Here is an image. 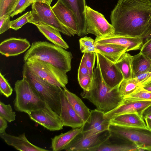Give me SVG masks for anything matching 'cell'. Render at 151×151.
<instances>
[{"mask_svg": "<svg viewBox=\"0 0 151 151\" xmlns=\"http://www.w3.org/2000/svg\"><path fill=\"white\" fill-rule=\"evenodd\" d=\"M151 17V4L146 0H119L110 16L114 34L140 37Z\"/></svg>", "mask_w": 151, "mask_h": 151, "instance_id": "6da1fadb", "label": "cell"}, {"mask_svg": "<svg viewBox=\"0 0 151 151\" xmlns=\"http://www.w3.org/2000/svg\"><path fill=\"white\" fill-rule=\"evenodd\" d=\"M96 61L91 87L88 91L83 90L81 95L93 104L97 109L105 114L119 105L124 97L120 92V85L111 88L106 84L102 78L98 61Z\"/></svg>", "mask_w": 151, "mask_h": 151, "instance_id": "7a4b0ae2", "label": "cell"}, {"mask_svg": "<svg viewBox=\"0 0 151 151\" xmlns=\"http://www.w3.org/2000/svg\"><path fill=\"white\" fill-rule=\"evenodd\" d=\"M72 54L62 47L46 41L32 43L24 54V62L34 59L48 63L66 73L71 69Z\"/></svg>", "mask_w": 151, "mask_h": 151, "instance_id": "3957f363", "label": "cell"}, {"mask_svg": "<svg viewBox=\"0 0 151 151\" xmlns=\"http://www.w3.org/2000/svg\"><path fill=\"white\" fill-rule=\"evenodd\" d=\"M22 73L23 78L35 89L41 99L59 115L60 94L63 88L44 80L30 71L24 64Z\"/></svg>", "mask_w": 151, "mask_h": 151, "instance_id": "277c9868", "label": "cell"}, {"mask_svg": "<svg viewBox=\"0 0 151 151\" xmlns=\"http://www.w3.org/2000/svg\"><path fill=\"white\" fill-rule=\"evenodd\" d=\"M14 90L16 97L14 103L16 111L27 113L40 109L45 106V102L24 78H23L16 82Z\"/></svg>", "mask_w": 151, "mask_h": 151, "instance_id": "5b68a950", "label": "cell"}, {"mask_svg": "<svg viewBox=\"0 0 151 151\" xmlns=\"http://www.w3.org/2000/svg\"><path fill=\"white\" fill-rule=\"evenodd\" d=\"M32 72L49 83L62 88L68 82L66 73L51 64L34 59L24 62Z\"/></svg>", "mask_w": 151, "mask_h": 151, "instance_id": "8992f818", "label": "cell"}, {"mask_svg": "<svg viewBox=\"0 0 151 151\" xmlns=\"http://www.w3.org/2000/svg\"><path fill=\"white\" fill-rule=\"evenodd\" d=\"M111 137L129 140L138 148L151 150V130L148 127H129L110 124Z\"/></svg>", "mask_w": 151, "mask_h": 151, "instance_id": "52a82bcc", "label": "cell"}, {"mask_svg": "<svg viewBox=\"0 0 151 151\" xmlns=\"http://www.w3.org/2000/svg\"><path fill=\"white\" fill-rule=\"evenodd\" d=\"M31 5V15L29 23L33 24L37 23H43L67 36L71 37L75 35L60 22L50 5L39 2H35Z\"/></svg>", "mask_w": 151, "mask_h": 151, "instance_id": "ba28073f", "label": "cell"}, {"mask_svg": "<svg viewBox=\"0 0 151 151\" xmlns=\"http://www.w3.org/2000/svg\"><path fill=\"white\" fill-rule=\"evenodd\" d=\"M85 35L91 34L101 37L114 34L115 29L104 15L86 5L85 9Z\"/></svg>", "mask_w": 151, "mask_h": 151, "instance_id": "9c48e42d", "label": "cell"}, {"mask_svg": "<svg viewBox=\"0 0 151 151\" xmlns=\"http://www.w3.org/2000/svg\"><path fill=\"white\" fill-rule=\"evenodd\" d=\"M35 122L51 131L61 130L63 127L59 114L45 103L43 107L26 113Z\"/></svg>", "mask_w": 151, "mask_h": 151, "instance_id": "30bf717a", "label": "cell"}, {"mask_svg": "<svg viewBox=\"0 0 151 151\" xmlns=\"http://www.w3.org/2000/svg\"><path fill=\"white\" fill-rule=\"evenodd\" d=\"M109 130L87 137L81 133L78 135L65 149L67 151H92L101 145L111 137Z\"/></svg>", "mask_w": 151, "mask_h": 151, "instance_id": "8fae6325", "label": "cell"}, {"mask_svg": "<svg viewBox=\"0 0 151 151\" xmlns=\"http://www.w3.org/2000/svg\"><path fill=\"white\" fill-rule=\"evenodd\" d=\"M96 53L102 78L109 87L114 88L120 85L124 79L123 75L115 63L99 52Z\"/></svg>", "mask_w": 151, "mask_h": 151, "instance_id": "7c38bea8", "label": "cell"}, {"mask_svg": "<svg viewBox=\"0 0 151 151\" xmlns=\"http://www.w3.org/2000/svg\"><path fill=\"white\" fill-rule=\"evenodd\" d=\"M151 105V101L124 98L121 104L113 110L104 114V118L111 119L119 115L137 113L142 116L144 111Z\"/></svg>", "mask_w": 151, "mask_h": 151, "instance_id": "4fadbf2b", "label": "cell"}, {"mask_svg": "<svg viewBox=\"0 0 151 151\" xmlns=\"http://www.w3.org/2000/svg\"><path fill=\"white\" fill-rule=\"evenodd\" d=\"M104 114L97 109L91 111L89 118L83 125L81 132L83 136L89 137L109 130L110 120L104 118Z\"/></svg>", "mask_w": 151, "mask_h": 151, "instance_id": "5bb4252c", "label": "cell"}, {"mask_svg": "<svg viewBox=\"0 0 151 151\" xmlns=\"http://www.w3.org/2000/svg\"><path fill=\"white\" fill-rule=\"evenodd\" d=\"M60 116L63 126L73 129L81 127L84 123L68 101L63 88L60 94Z\"/></svg>", "mask_w": 151, "mask_h": 151, "instance_id": "9a60e30c", "label": "cell"}, {"mask_svg": "<svg viewBox=\"0 0 151 151\" xmlns=\"http://www.w3.org/2000/svg\"><path fill=\"white\" fill-rule=\"evenodd\" d=\"M95 44H112L123 46L127 49V52L140 50L143 40L140 37H131L114 34L103 37H96Z\"/></svg>", "mask_w": 151, "mask_h": 151, "instance_id": "2e32d148", "label": "cell"}, {"mask_svg": "<svg viewBox=\"0 0 151 151\" xmlns=\"http://www.w3.org/2000/svg\"><path fill=\"white\" fill-rule=\"evenodd\" d=\"M31 46L26 38L10 37L1 43L0 53L6 57L16 56L29 49Z\"/></svg>", "mask_w": 151, "mask_h": 151, "instance_id": "e0dca14e", "label": "cell"}, {"mask_svg": "<svg viewBox=\"0 0 151 151\" xmlns=\"http://www.w3.org/2000/svg\"><path fill=\"white\" fill-rule=\"evenodd\" d=\"M51 8L60 22L73 34L78 36V27L73 12L58 1Z\"/></svg>", "mask_w": 151, "mask_h": 151, "instance_id": "ac0fdd59", "label": "cell"}, {"mask_svg": "<svg viewBox=\"0 0 151 151\" xmlns=\"http://www.w3.org/2000/svg\"><path fill=\"white\" fill-rule=\"evenodd\" d=\"M71 10L76 17L77 23L79 34L78 36L85 35L86 30L85 0H58Z\"/></svg>", "mask_w": 151, "mask_h": 151, "instance_id": "d6986e66", "label": "cell"}, {"mask_svg": "<svg viewBox=\"0 0 151 151\" xmlns=\"http://www.w3.org/2000/svg\"><path fill=\"white\" fill-rule=\"evenodd\" d=\"M0 137L8 145L22 151H47L30 143L27 139L24 133L18 136L7 134L5 132L0 133Z\"/></svg>", "mask_w": 151, "mask_h": 151, "instance_id": "ffe728a7", "label": "cell"}, {"mask_svg": "<svg viewBox=\"0 0 151 151\" xmlns=\"http://www.w3.org/2000/svg\"><path fill=\"white\" fill-rule=\"evenodd\" d=\"M97 52L111 62L115 63L125 52L127 48L121 45L112 44H95Z\"/></svg>", "mask_w": 151, "mask_h": 151, "instance_id": "44dd1931", "label": "cell"}, {"mask_svg": "<svg viewBox=\"0 0 151 151\" xmlns=\"http://www.w3.org/2000/svg\"><path fill=\"white\" fill-rule=\"evenodd\" d=\"M142 117L137 113L122 114L111 119L110 124L123 126L147 127Z\"/></svg>", "mask_w": 151, "mask_h": 151, "instance_id": "7402d4cb", "label": "cell"}, {"mask_svg": "<svg viewBox=\"0 0 151 151\" xmlns=\"http://www.w3.org/2000/svg\"><path fill=\"white\" fill-rule=\"evenodd\" d=\"M83 126L81 127L73 129L64 133L55 136L52 139L51 147L53 151L65 150L72 140L83 130Z\"/></svg>", "mask_w": 151, "mask_h": 151, "instance_id": "603a6c76", "label": "cell"}, {"mask_svg": "<svg viewBox=\"0 0 151 151\" xmlns=\"http://www.w3.org/2000/svg\"><path fill=\"white\" fill-rule=\"evenodd\" d=\"M34 25L47 39L53 44L65 49L69 48L68 45L63 40L58 31L42 23H37Z\"/></svg>", "mask_w": 151, "mask_h": 151, "instance_id": "cb8c5ba5", "label": "cell"}, {"mask_svg": "<svg viewBox=\"0 0 151 151\" xmlns=\"http://www.w3.org/2000/svg\"><path fill=\"white\" fill-rule=\"evenodd\" d=\"M63 88L68 101L84 123H85L89 118L91 111L75 94L69 91L66 87Z\"/></svg>", "mask_w": 151, "mask_h": 151, "instance_id": "d4e9b609", "label": "cell"}, {"mask_svg": "<svg viewBox=\"0 0 151 151\" xmlns=\"http://www.w3.org/2000/svg\"><path fill=\"white\" fill-rule=\"evenodd\" d=\"M109 138L92 151H138L137 146L129 140L123 139L119 142L113 143L110 141Z\"/></svg>", "mask_w": 151, "mask_h": 151, "instance_id": "484cf974", "label": "cell"}, {"mask_svg": "<svg viewBox=\"0 0 151 151\" xmlns=\"http://www.w3.org/2000/svg\"><path fill=\"white\" fill-rule=\"evenodd\" d=\"M133 78L140 73L151 72V59L141 52L131 56Z\"/></svg>", "mask_w": 151, "mask_h": 151, "instance_id": "4316f807", "label": "cell"}, {"mask_svg": "<svg viewBox=\"0 0 151 151\" xmlns=\"http://www.w3.org/2000/svg\"><path fill=\"white\" fill-rule=\"evenodd\" d=\"M131 56L129 54L125 52L115 63L116 65L122 73L124 79H128L133 78Z\"/></svg>", "mask_w": 151, "mask_h": 151, "instance_id": "83f0119b", "label": "cell"}, {"mask_svg": "<svg viewBox=\"0 0 151 151\" xmlns=\"http://www.w3.org/2000/svg\"><path fill=\"white\" fill-rule=\"evenodd\" d=\"M141 87L140 83L134 78L124 79L120 85L119 91L124 97L133 93Z\"/></svg>", "mask_w": 151, "mask_h": 151, "instance_id": "f1b7e54d", "label": "cell"}, {"mask_svg": "<svg viewBox=\"0 0 151 151\" xmlns=\"http://www.w3.org/2000/svg\"><path fill=\"white\" fill-rule=\"evenodd\" d=\"M80 48L82 53L97 52L95 40L86 36L81 38L79 40Z\"/></svg>", "mask_w": 151, "mask_h": 151, "instance_id": "f546056e", "label": "cell"}, {"mask_svg": "<svg viewBox=\"0 0 151 151\" xmlns=\"http://www.w3.org/2000/svg\"><path fill=\"white\" fill-rule=\"evenodd\" d=\"M16 116L15 112L13 111L10 104H5L0 101V116L11 122L15 120Z\"/></svg>", "mask_w": 151, "mask_h": 151, "instance_id": "4dcf8cb0", "label": "cell"}, {"mask_svg": "<svg viewBox=\"0 0 151 151\" xmlns=\"http://www.w3.org/2000/svg\"><path fill=\"white\" fill-rule=\"evenodd\" d=\"M31 15V11L27 12L15 20L11 21L10 27L17 31L27 23H29Z\"/></svg>", "mask_w": 151, "mask_h": 151, "instance_id": "1f68e13d", "label": "cell"}, {"mask_svg": "<svg viewBox=\"0 0 151 151\" xmlns=\"http://www.w3.org/2000/svg\"><path fill=\"white\" fill-rule=\"evenodd\" d=\"M124 98L151 101V92L144 89L141 86L133 93L124 97Z\"/></svg>", "mask_w": 151, "mask_h": 151, "instance_id": "d6a6232c", "label": "cell"}, {"mask_svg": "<svg viewBox=\"0 0 151 151\" xmlns=\"http://www.w3.org/2000/svg\"><path fill=\"white\" fill-rule=\"evenodd\" d=\"M18 0H0V17L10 15Z\"/></svg>", "mask_w": 151, "mask_h": 151, "instance_id": "836d02e7", "label": "cell"}, {"mask_svg": "<svg viewBox=\"0 0 151 151\" xmlns=\"http://www.w3.org/2000/svg\"><path fill=\"white\" fill-rule=\"evenodd\" d=\"M34 2L33 0H18L10 15V17H13L19 14H21Z\"/></svg>", "mask_w": 151, "mask_h": 151, "instance_id": "e575fe53", "label": "cell"}, {"mask_svg": "<svg viewBox=\"0 0 151 151\" xmlns=\"http://www.w3.org/2000/svg\"><path fill=\"white\" fill-rule=\"evenodd\" d=\"M13 89L8 81L2 74L0 73V91L1 94L6 97H9L12 94Z\"/></svg>", "mask_w": 151, "mask_h": 151, "instance_id": "d590c367", "label": "cell"}, {"mask_svg": "<svg viewBox=\"0 0 151 151\" xmlns=\"http://www.w3.org/2000/svg\"><path fill=\"white\" fill-rule=\"evenodd\" d=\"M83 54L85 56L86 64L89 70V74L93 76V68L96 57V53L89 52L84 53Z\"/></svg>", "mask_w": 151, "mask_h": 151, "instance_id": "8d00e7d4", "label": "cell"}, {"mask_svg": "<svg viewBox=\"0 0 151 151\" xmlns=\"http://www.w3.org/2000/svg\"><path fill=\"white\" fill-rule=\"evenodd\" d=\"M93 76L89 74L84 76L78 80L79 84L83 90L88 91L91 87Z\"/></svg>", "mask_w": 151, "mask_h": 151, "instance_id": "74e56055", "label": "cell"}, {"mask_svg": "<svg viewBox=\"0 0 151 151\" xmlns=\"http://www.w3.org/2000/svg\"><path fill=\"white\" fill-rule=\"evenodd\" d=\"M10 15H4L0 17V34H1L10 29Z\"/></svg>", "mask_w": 151, "mask_h": 151, "instance_id": "f35d334b", "label": "cell"}, {"mask_svg": "<svg viewBox=\"0 0 151 151\" xmlns=\"http://www.w3.org/2000/svg\"><path fill=\"white\" fill-rule=\"evenodd\" d=\"M88 74H89V70L86 65L85 56L83 54L78 69V79Z\"/></svg>", "mask_w": 151, "mask_h": 151, "instance_id": "ab89813d", "label": "cell"}, {"mask_svg": "<svg viewBox=\"0 0 151 151\" xmlns=\"http://www.w3.org/2000/svg\"><path fill=\"white\" fill-rule=\"evenodd\" d=\"M140 52L151 59V38L144 42Z\"/></svg>", "mask_w": 151, "mask_h": 151, "instance_id": "60d3db41", "label": "cell"}, {"mask_svg": "<svg viewBox=\"0 0 151 151\" xmlns=\"http://www.w3.org/2000/svg\"><path fill=\"white\" fill-rule=\"evenodd\" d=\"M140 37L143 41L144 40V42L151 38V17L147 24L145 30Z\"/></svg>", "mask_w": 151, "mask_h": 151, "instance_id": "b9f144b4", "label": "cell"}, {"mask_svg": "<svg viewBox=\"0 0 151 151\" xmlns=\"http://www.w3.org/2000/svg\"><path fill=\"white\" fill-rule=\"evenodd\" d=\"M7 121L4 118L0 116V133L5 132V130L8 127Z\"/></svg>", "mask_w": 151, "mask_h": 151, "instance_id": "7bdbcfd3", "label": "cell"}, {"mask_svg": "<svg viewBox=\"0 0 151 151\" xmlns=\"http://www.w3.org/2000/svg\"><path fill=\"white\" fill-rule=\"evenodd\" d=\"M150 73V72L142 73L137 75L134 78H135L141 85V83L147 78Z\"/></svg>", "mask_w": 151, "mask_h": 151, "instance_id": "ee69618b", "label": "cell"}, {"mask_svg": "<svg viewBox=\"0 0 151 151\" xmlns=\"http://www.w3.org/2000/svg\"><path fill=\"white\" fill-rule=\"evenodd\" d=\"M144 119L148 118L151 119V105L147 107L143 112L142 115Z\"/></svg>", "mask_w": 151, "mask_h": 151, "instance_id": "f6af8a7d", "label": "cell"}, {"mask_svg": "<svg viewBox=\"0 0 151 151\" xmlns=\"http://www.w3.org/2000/svg\"><path fill=\"white\" fill-rule=\"evenodd\" d=\"M144 89L151 92V81L141 86Z\"/></svg>", "mask_w": 151, "mask_h": 151, "instance_id": "bcb514c9", "label": "cell"}, {"mask_svg": "<svg viewBox=\"0 0 151 151\" xmlns=\"http://www.w3.org/2000/svg\"><path fill=\"white\" fill-rule=\"evenodd\" d=\"M151 81V72L149 74L147 77V78L145 80L141 83V86H142L147 83Z\"/></svg>", "mask_w": 151, "mask_h": 151, "instance_id": "7dc6e473", "label": "cell"}, {"mask_svg": "<svg viewBox=\"0 0 151 151\" xmlns=\"http://www.w3.org/2000/svg\"><path fill=\"white\" fill-rule=\"evenodd\" d=\"M147 127L151 130V119L147 118L145 119Z\"/></svg>", "mask_w": 151, "mask_h": 151, "instance_id": "c3c4849f", "label": "cell"}, {"mask_svg": "<svg viewBox=\"0 0 151 151\" xmlns=\"http://www.w3.org/2000/svg\"><path fill=\"white\" fill-rule=\"evenodd\" d=\"M53 0H33L34 2H42L46 3L50 5Z\"/></svg>", "mask_w": 151, "mask_h": 151, "instance_id": "681fc988", "label": "cell"}, {"mask_svg": "<svg viewBox=\"0 0 151 151\" xmlns=\"http://www.w3.org/2000/svg\"><path fill=\"white\" fill-rule=\"evenodd\" d=\"M147 1L151 4V0H146Z\"/></svg>", "mask_w": 151, "mask_h": 151, "instance_id": "f907efd6", "label": "cell"}]
</instances>
